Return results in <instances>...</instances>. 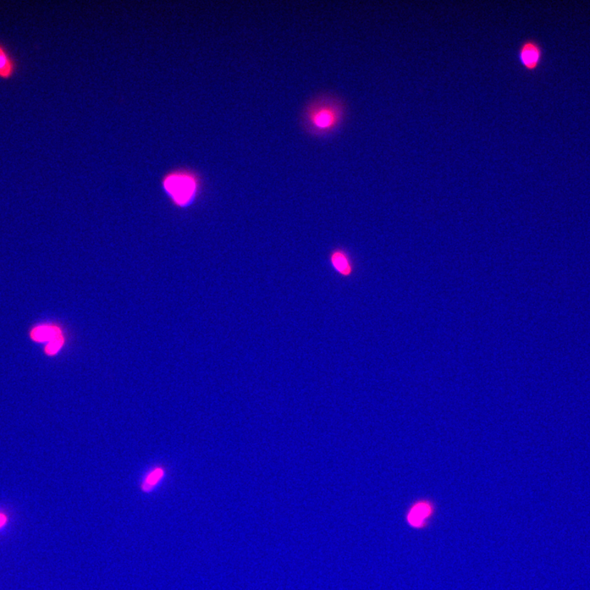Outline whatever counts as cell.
<instances>
[{
	"instance_id": "6da1fadb",
	"label": "cell",
	"mask_w": 590,
	"mask_h": 590,
	"mask_svg": "<svg viewBox=\"0 0 590 590\" xmlns=\"http://www.w3.org/2000/svg\"><path fill=\"white\" fill-rule=\"evenodd\" d=\"M345 114V106L340 98L323 95L313 99L305 108L302 116V128L313 136H328L340 128Z\"/></svg>"
},
{
	"instance_id": "7a4b0ae2",
	"label": "cell",
	"mask_w": 590,
	"mask_h": 590,
	"mask_svg": "<svg viewBox=\"0 0 590 590\" xmlns=\"http://www.w3.org/2000/svg\"><path fill=\"white\" fill-rule=\"evenodd\" d=\"M167 194L178 206H185L195 200L200 188V178L194 171L180 168L171 171L163 178Z\"/></svg>"
},
{
	"instance_id": "3957f363",
	"label": "cell",
	"mask_w": 590,
	"mask_h": 590,
	"mask_svg": "<svg viewBox=\"0 0 590 590\" xmlns=\"http://www.w3.org/2000/svg\"><path fill=\"white\" fill-rule=\"evenodd\" d=\"M517 58L524 69L529 73H534L539 68L544 59L541 44L534 39L524 41L518 49Z\"/></svg>"
},
{
	"instance_id": "277c9868",
	"label": "cell",
	"mask_w": 590,
	"mask_h": 590,
	"mask_svg": "<svg viewBox=\"0 0 590 590\" xmlns=\"http://www.w3.org/2000/svg\"><path fill=\"white\" fill-rule=\"evenodd\" d=\"M434 506L427 501H419L411 506L406 514V522L415 530L426 528L432 520Z\"/></svg>"
},
{
	"instance_id": "5b68a950",
	"label": "cell",
	"mask_w": 590,
	"mask_h": 590,
	"mask_svg": "<svg viewBox=\"0 0 590 590\" xmlns=\"http://www.w3.org/2000/svg\"><path fill=\"white\" fill-rule=\"evenodd\" d=\"M329 262L334 271L343 278H350L355 273V263L350 252L344 248H335L329 255Z\"/></svg>"
},
{
	"instance_id": "8992f818",
	"label": "cell",
	"mask_w": 590,
	"mask_h": 590,
	"mask_svg": "<svg viewBox=\"0 0 590 590\" xmlns=\"http://www.w3.org/2000/svg\"><path fill=\"white\" fill-rule=\"evenodd\" d=\"M16 70H18V65H16V59L10 54L8 48L2 43L0 44V79L3 81L13 79Z\"/></svg>"
},
{
	"instance_id": "52a82bcc",
	"label": "cell",
	"mask_w": 590,
	"mask_h": 590,
	"mask_svg": "<svg viewBox=\"0 0 590 590\" xmlns=\"http://www.w3.org/2000/svg\"><path fill=\"white\" fill-rule=\"evenodd\" d=\"M62 335L58 327L51 325H41L32 330L31 337L37 342L51 341L57 336Z\"/></svg>"
},
{
	"instance_id": "ba28073f",
	"label": "cell",
	"mask_w": 590,
	"mask_h": 590,
	"mask_svg": "<svg viewBox=\"0 0 590 590\" xmlns=\"http://www.w3.org/2000/svg\"><path fill=\"white\" fill-rule=\"evenodd\" d=\"M164 476L163 468L157 467L148 473L144 482L142 483V489L145 492H150L161 481Z\"/></svg>"
},
{
	"instance_id": "9c48e42d",
	"label": "cell",
	"mask_w": 590,
	"mask_h": 590,
	"mask_svg": "<svg viewBox=\"0 0 590 590\" xmlns=\"http://www.w3.org/2000/svg\"><path fill=\"white\" fill-rule=\"evenodd\" d=\"M64 344V339L62 335L57 336L49 342L46 346V352L49 355H56L57 352L62 348Z\"/></svg>"
},
{
	"instance_id": "30bf717a",
	"label": "cell",
	"mask_w": 590,
	"mask_h": 590,
	"mask_svg": "<svg viewBox=\"0 0 590 590\" xmlns=\"http://www.w3.org/2000/svg\"><path fill=\"white\" fill-rule=\"evenodd\" d=\"M6 521V517L0 514V527H3Z\"/></svg>"
},
{
	"instance_id": "8fae6325",
	"label": "cell",
	"mask_w": 590,
	"mask_h": 590,
	"mask_svg": "<svg viewBox=\"0 0 590 590\" xmlns=\"http://www.w3.org/2000/svg\"><path fill=\"white\" fill-rule=\"evenodd\" d=\"M0 44H1V43H0Z\"/></svg>"
}]
</instances>
